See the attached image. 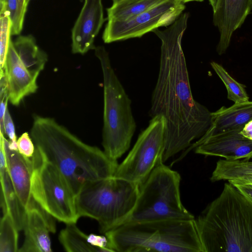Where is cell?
Segmentation results:
<instances>
[{"instance_id":"1","label":"cell","mask_w":252,"mask_h":252,"mask_svg":"<svg viewBox=\"0 0 252 252\" xmlns=\"http://www.w3.org/2000/svg\"><path fill=\"white\" fill-rule=\"evenodd\" d=\"M189 17L188 13H184L168 28L153 31L161 44L159 70L149 114L152 118L163 116L166 122L163 162L189 148L211 124L212 112L193 97L182 48Z\"/></svg>"},{"instance_id":"2","label":"cell","mask_w":252,"mask_h":252,"mask_svg":"<svg viewBox=\"0 0 252 252\" xmlns=\"http://www.w3.org/2000/svg\"><path fill=\"white\" fill-rule=\"evenodd\" d=\"M30 131L35 147L63 175L76 196L86 185L114 176L118 164L52 118L34 115Z\"/></svg>"},{"instance_id":"3","label":"cell","mask_w":252,"mask_h":252,"mask_svg":"<svg viewBox=\"0 0 252 252\" xmlns=\"http://www.w3.org/2000/svg\"><path fill=\"white\" fill-rule=\"evenodd\" d=\"M195 222L203 252H252V203L231 183Z\"/></svg>"},{"instance_id":"4","label":"cell","mask_w":252,"mask_h":252,"mask_svg":"<svg viewBox=\"0 0 252 252\" xmlns=\"http://www.w3.org/2000/svg\"><path fill=\"white\" fill-rule=\"evenodd\" d=\"M104 235L117 252H203L195 219L124 223Z\"/></svg>"},{"instance_id":"5","label":"cell","mask_w":252,"mask_h":252,"mask_svg":"<svg viewBox=\"0 0 252 252\" xmlns=\"http://www.w3.org/2000/svg\"><path fill=\"white\" fill-rule=\"evenodd\" d=\"M103 79V151L117 161L129 148L136 128L132 115L131 101L115 73L109 54L102 46L95 47Z\"/></svg>"},{"instance_id":"6","label":"cell","mask_w":252,"mask_h":252,"mask_svg":"<svg viewBox=\"0 0 252 252\" xmlns=\"http://www.w3.org/2000/svg\"><path fill=\"white\" fill-rule=\"evenodd\" d=\"M139 191V185L114 176L90 183L76 196L78 215L95 220L104 234L126 222Z\"/></svg>"},{"instance_id":"7","label":"cell","mask_w":252,"mask_h":252,"mask_svg":"<svg viewBox=\"0 0 252 252\" xmlns=\"http://www.w3.org/2000/svg\"><path fill=\"white\" fill-rule=\"evenodd\" d=\"M180 182L178 172L159 163L139 186L136 205L126 223L194 220L182 202Z\"/></svg>"},{"instance_id":"8","label":"cell","mask_w":252,"mask_h":252,"mask_svg":"<svg viewBox=\"0 0 252 252\" xmlns=\"http://www.w3.org/2000/svg\"><path fill=\"white\" fill-rule=\"evenodd\" d=\"M31 160V191L33 199L54 219L65 224L76 223L80 218L76 195L66 179L36 147Z\"/></svg>"},{"instance_id":"9","label":"cell","mask_w":252,"mask_h":252,"mask_svg":"<svg viewBox=\"0 0 252 252\" xmlns=\"http://www.w3.org/2000/svg\"><path fill=\"white\" fill-rule=\"evenodd\" d=\"M166 130V122L163 116L152 118L131 150L118 164L114 176L139 186L143 183L155 167L163 162Z\"/></svg>"},{"instance_id":"10","label":"cell","mask_w":252,"mask_h":252,"mask_svg":"<svg viewBox=\"0 0 252 252\" xmlns=\"http://www.w3.org/2000/svg\"><path fill=\"white\" fill-rule=\"evenodd\" d=\"M185 5L176 0H166L155 7L123 21H108L102 35L106 43L140 37L160 27L173 24L182 14Z\"/></svg>"},{"instance_id":"11","label":"cell","mask_w":252,"mask_h":252,"mask_svg":"<svg viewBox=\"0 0 252 252\" xmlns=\"http://www.w3.org/2000/svg\"><path fill=\"white\" fill-rule=\"evenodd\" d=\"M241 131H231L210 137L190 145L186 153L194 149L196 154L219 157L226 160H249L252 158V140L243 135Z\"/></svg>"},{"instance_id":"12","label":"cell","mask_w":252,"mask_h":252,"mask_svg":"<svg viewBox=\"0 0 252 252\" xmlns=\"http://www.w3.org/2000/svg\"><path fill=\"white\" fill-rule=\"evenodd\" d=\"M106 20L103 16L102 0H85L72 30V53L83 55L94 49V38Z\"/></svg>"},{"instance_id":"13","label":"cell","mask_w":252,"mask_h":252,"mask_svg":"<svg viewBox=\"0 0 252 252\" xmlns=\"http://www.w3.org/2000/svg\"><path fill=\"white\" fill-rule=\"evenodd\" d=\"M252 0H218L213 21L220 33L217 46L219 55L225 53L233 32L241 27L252 10Z\"/></svg>"},{"instance_id":"14","label":"cell","mask_w":252,"mask_h":252,"mask_svg":"<svg viewBox=\"0 0 252 252\" xmlns=\"http://www.w3.org/2000/svg\"><path fill=\"white\" fill-rule=\"evenodd\" d=\"M53 217L44 211L37 203L26 210L23 230L24 241L19 252H51L49 233H55Z\"/></svg>"},{"instance_id":"15","label":"cell","mask_w":252,"mask_h":252,"mask_svg":"<svg viewBox=\"0 0 252 252\" xmlns=\"http://www.w3.org/2000/svg\"><path fill=\"white\" fill-rule=\"evenodd\" d=\"M2 70L5 74L9 101L17 106L23 99L38 89L37 78L27 69L17 54L11 40Z\"/></svg>"},{"instance_id":"16","label":"cell","mask_w":252,"mask_h":252,"mask_svg":"<svg viewBox=\"0 0 252 252\" xmlns=\"http://www.w3.org/2000/svg\"><path fill=\"white\" fill-rule=\"evenodd\" d=\"M0 143L4 150L8 171L17 196L26 210L36 205L31 191L32 160L10 149L9 140L0 133Z\"/></svg>"},{"instance_id":"17","label":"cell","mask_w":252,"mask_h":252,"mask_svg":"<svg viewBox=\"0 0 252 252\" xmlns=\"http://www.w3.org/2000/svg\"><path fill=\"white\" fill-rule=\"evenodd\" d=\"M252 121V101L234 103L228 108L222 106L212 112L211 124L204 134L192 145L197 144L212 136L241 130Z\"/></svg>"},{"instance_id":"18","label":"cell","mask_w":252,"mask_h":252,"mask_svg":"<svg viewBox=\"0 0 252 252\" xmlns=\"http://www.w3.org/2000/svg\"><path fill=\"white\" fill-rule=\"evenodd\" d=\"M0 206L3 214L8 213L19 231L22 230L26 210L20 201L11 181L2 145L0 144Z\"/></svg>"},{"instance_id":"19","label":"cell","mask_w":252,"mask_h":252,"mask_svg":"<svg viewBox=\"0 0 252 252\" xmlns=\"http://www.w3.org/2000/svg\"><path fill=\"white\" fill-rule=\"evenodd\" d=\"M14 47L28 71L38 78L48 60L47 54L37 45L32 35H20L13 41Z\"/></svg>"},{"instance_id":"20","label":"cell","mask_w":252,"mask_h":252,"mask_svg":"<svg viewBox=\"0 0 252 252\" xmlns=\"http://www.w3.org/2000/svg\"><path fill=\"white\" fill-rule=\"evenodd\" d=\"M166 0H115L107 9V21H123L139 15Z\"/></svg>"},{"instance_id":"21","label":"cell","mask_w":252,"mask_h":252,"mask_svg":"<svg viewBox=\"0 0 252 252\" xmlns=\"http://www.w3.org/2000/svg\"><path fill=\"white\" fill-rule=\"evenodd\" d=\"M87 236L78 228L75 223H67L60 231L59 240L66 252H99L98 248L88 242Z\"/></svg>"},{"instance_id":"22","label":"cell","mask_w":252,"mask_h":252,"mask_svg":"<svg viewBox=\"0 0 252 252\" xmlns=\"http://www.w3.org/2000/svg\"><path fill=\"white\" fill-rule=\"evenodd\" d=\"M248 174H252V161L244 159H220L217 162L210 180L213 182L220 180L228 181Z\"/></svg>"},{"instance_id":"23","label":"cell","mask_w":252,"mask_h":252,"mask_svg":"<svg viewBox=\"0 0 252 252\" xmlns=\"http://www.w3.org/2000/svg\"><path fill=\"white\" fill-rule=\"evenodd\" d=\"M211 65L224 83L227 91V98L234 103H242L249 101L245 90V86L234 79L220 64L212 62Z\"/></svg>"},{"instance_id":"24","label":"cell","mask_w":252,"mask_h":252,"mask_svg":"<svg viewBox=\"0 0 252 252\" xmlns=\"http://www.w3.org/2000/svg\"><path fill=\"white\" fill-rule=\"evenodd\" d=\"M19 231L10 214H3L0 223V252H18Z\"/></svg>"},{"instance_id":"25","label":"cell","mask_w":252,"mask_h":252,"mask_svg":"<svg viewBox=\"0 0 252 252\" xmlns=\"http://www.w3.org/2000/svg\"><path fill=\"white\" fill-rule=\"evenodd\" d=\"M0 14L8 16L11 22V35H19L21 32L23 23L19 15L17 0H0Z\"/></svg>"},{"instance_id":"26","label":"cell","mask_w":252,"mask_h":252,"mask_svg":"<svg viewBox=\"0 0 252 252\" xmlns=\"http://www.w3.org/2000/svg\"><path fill=\"white\" fill-rule=\"evenodd\" d=\"M0 69L4 66L6 56L11 39V22L9 17L5 14H0Z\"/></svg>"},{"instance_id":"27","label":"cell","mask_w":252,"mask_h":252,"mask_svg":"<svg viewBox=\"0 0 252 252\" xmlns=\"http://www.w3.org/2000/svg\"><path fill=\"white\" fill-rule=\"evenodd\" d=\"M29 133H23L17 139L18 151L27 158H32L35 150V145Z\"/></svg>"},{"instance_id":"28","label":"cell","mask_w":252,"mask_h":252,"mask_svg":"<svg viewBox=\"0 0 252 252\" xmlns=\"http://www.w3.org/2000/svg\"><path fill=\"white\" fill-rule=\"evenodd\" d=\"M3 127L4 135L8 137L9 148L12 150H18L15 126L8 108L3 119Z\"/></svg>"},{"instance_id":"29","label":"cell","mask_w":252,"mask_h":252,"mask_svg":"<svg viewBox=\"0 0 252 252\" xmlns=\"http://www.w3.org/2000/svg\"><path fill=\"white\" fill-rule=\"evenodd\" d=\"M87 241L91 245L98 248L99 252H112L108 248V241L105 235L90 234L87 236Z\"/></svg>"},{"instance_id":"30","label":"cell","mask_w":252,"mask_h":252,"mask_svg":"<svg viewBox=\"0 0 252 252\" xmlns=\"http://www.w3.org/2000/svg\"><path fill=\"white\" fill-rule=\"evenodd\" d=\"M233 185L245 196L252 203V184L228 182Z\"/></svg>"},{"instance_id":"31","label":"cell","mask_w":252,"mask_h":252,"mask_svg":"<svg viewBox=\"0 0 252 252\" xmlns=\"http://www.w3.org/2000/svg\"><path fill=\"white\" fill-rule=\"evenodd\" d=\"M19 15L21 21L24 23L25 15L27 10L28 5L25 0H17Z\"/></svg>"},{"instance_id":"32","label":"cell","mask_w":252,"mask_h":252,"mask_svg":"<svg viewBox=\"0 0 252 252\" xmlns=\"http://www.w3.org/2000/svg\"><path fill=\"white\" fill-rule=\"evenodd\" d=\"M228 182L252 184V174H248L237 179H230Z\"/></svg>"},{"instance_id":"33","label":"cell","mask_w":252,"mask_h":252,"mask_svg":"<svg viewBox=\"0 0 252 252\" xmlns=\"http://www.w3.org/2000/svg\"><path fill=\"white\" fill-rule=\"evenodd\" d=\"M241 133L247 138L252 140V121L245 126L241 130Z\"/></svg>"},{"instance_id":"34","label":"cell","mask_w":252,"mask_h":252,"mask_svg":"<svg viewBox=\"0 0 252 252\" xmlns=\"http://www.w3.org/2000/svg\"><path fill=\"white\" fill-rule=\"evenodd\" d=\"M208 0L209 1L210 5H211V6L213 8V11H214L216 7L217 4L218 2V0Z\"/></svg>"},{"instance_id":"35","label":"cell","mask_w":252,"mask_h":252,"mask_svg":"<svg viewBox=\"0 0 252 252\" xmlns=\"http://www.w3.org/2000/svg\"><path fill=\"white\" fill-rule=\"evenodd\" d=\"M176 0L178 1L179 2H181L185 4L187 2H190V1L202 2L204 0Z\"/></svg>"},{"instance_id":"36","label":"cell","mask_w":252,"mask_h":252,"mask_svg":"<svg viewBox=\"0 0 252 252\" xmlns=\"http://www.w3.org/2000/svg\"><path fill=\"white\" fill-rule=\"evenodd\" d=\"M30 0H25L26 3V4H27V5H28V4H29V2H30Z\"/></svg>"},{"instance_id":"37","label":"cell","mask_w":252,"mask_h":252,"mask_svg":"<svg viewBox=\"0 0 252 252\" xmlns=\"http://www.w3.org/2000/svg\"><path fill=\"white\" fill-rule=\"evenodd\" d=\"M251 7H252V3H251Z\"/></svg>"},{"instance_id":"38","label":"cell","mask_w":252,"mask_h":252,"mask_svg":"<svg viewBox=\"0 0 252 252\" xmlns=\"http://www.w3.org/2000/svg\"><path fill=\"white\" fill-rule=\"evenodd\" d=\"M113 0V1H114V0Z\"/></svg>"}]
</instances>
